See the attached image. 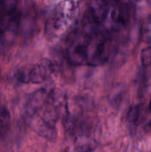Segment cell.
Returning <instances> with one entry per match:
<instances>
[{
    "mask_svg": "<svg viewBox=\"0 0 151 152\" xmlns=\"http://www.w3.org/2000/svg\"><path fill=\"white\" fill-rule=\"evenodd\" d=\"M56 71V65L50 59H42L30 69V83L39 84L45 81Z\"/></svg>",
    "mask_w": 151,
    "mask_h": 152,
    "instance_id": "cell-5",
    "label": "cell"
},
{
    "mask_svg": "<svg viewBox=\"0 0 151 152\" xmlns=\"http://www.w3.org/2000/svg\"><path fill=\"white\" fill-rule=\"evenodd\" d=\"M143 117V108L141 105L131 107L127 114V120L133 126H138Z\"/></svg>",
    "mask_w": 151,
    "mask_h": 152,
    "instance_id": "cell-9",
    "label": "cell"
},
{
    "mask_svg": "<svg viewBox=\"0 0 151 152\" xmlns=\"http://www.w3.org/2000/svg\"><path fill=\"white\" fill-rule=\"evenodd\" d=\"M150 111H151V99H150Z\"/></svg>",
    "mask_w": 151,
    "mask_h": 152,
    "instance_id": "cell-14",
    "label": "cell"
},
{
    "mask_svg": "<svg viewBox=\"0 0 151 152\" xmlns=\"http://www.w3.org/2000/svg\"><path fill=\"white\" fill-rule=\"evenodd\" d=\"M16 4L15 1H0V19L5 14L7 10Z\"/></svg>",
    "mask_w": 151,
    "mask_h": 152,
    "instance_id": "cell-13",
    "label": "cell"
},
{
    "mask_svg": "<svg viewBox=\"0 0 151 152\" xmlns=\"http://www.w3.org/2000/svg\"><path fill=\"white\" fill-rule=\"evenodd\" d=\"M110 1H91L88 3L89 17L93 22L100 27L105 22L110 8Z\"/></svg>",
    "mask_w": 151,
    "mask_h": 152,
    "instance_id": "cell-6",
    "label": "cell"
},
{
    "mask_svg": "<svg viewBox=\"0 0 151 152\" xmlns=\"http://www.w3.org/2000/svg\"><path fill=\"white\" fill-rule=\"evenodd\" d=\"M79 1H60L53 8L46 23V34L50 38L62 36L73 22L78 10Z\"/></svg>",
    "mask_w": 151,
    "mask_h": 152,
    "instance_id": "cell-1",
    "label": "cell"
},
{
    "mask_svg": "<svg viewBox=\"0 0 151 152\" xmlns=\"http://www.w3.org/2000/svg\"><path fill=\"white\" fill-rule=\"evenodd\" d=\"M27 120L30 127L40 137L47 140H53L56 137V126L48 123L38 114H28Z\"/></svg>",
    "mask_w": 151,
    "mask_h": 152,
    "instance_id": "cell-4",
    "label": "cell"
},
{
    "mask_svg": "<svg viewBox=\"0 0 151 152\" xmlns=\"http://www.w3.org/2000/svg\"><path fill=\"white\" fill-rule=\"evenodd\" d=\"M29 74L30 69L22 68L21 71H18L17 75H16V79L22 83H30Z\"/></svg>",
    "mask_w": 151,
    "mask_h": 152,
    "instance_id": "cell-12",
    "label": "cell"
},
{
    "mask_svg": "<svg viewBox=\"0 0 151 152\" xmlns=\"http://www.w3.org/2000/svg\"><path fill=\"white\" fill-rule=\"evenodd\" d=\"M95 29H90L81 25L73 30L66 40V56L73 65L85 63L86 49L89 34Z\"/></svg>",
    "mask_w": 151,
    "mask_h": 152,
    "instance_id": "cell-3",
    "label": "cell"
},
{
    "mask_svg": "<svg viewBox=\"0 0 151 152\" xmlns=\"http://www.w3.org/2000/svg\"><path fill=\"white\" fill-rule=\"evenodd\" d=\"M111 36L102 28H96L90 33L86 49L85 63L91 66L102 65L111 53Z\"/></svg>",
    "mask_w": 151,
    "mask_h": 152,
    "instance_id": "cell-2",
    "label": "cell"
},
{
    "mask_svg": "<svg viewBox=\"0 0 151 152\" xmlns=\"http://www.w3.org/2000/svg\"><path fill=\"white\" fill-rule=\"evenodd\" d=\"M10 114L4 106L0 107V139H4L10 129Z\"/></svg>",
    "mask_w": 151,
    "mask_h": 152,
    "instance_id": "cell-8",
    "label": "cell"
},
{
    "mask_svg": "<svg viewBox=\"0 0 151 152\" xmlns=\"http://www.w3.org/2000/svg\"><path fill=\"white\" fill-rule=\"evenodd\" d=\"M142 36L146 42L151 43V18H150L143 25L142 29Z\"/></svg>",
    "mask_w": 151,
    "mask_h": 152,
    "instance_id": "cell-10",
    "label": "cell"
},
{
    "mask_svg": "<svg viewBox=\"0 0 151 152\" xmlns=\"http://www.w3.org/2000/svg\"><path fill=\"white\" fill-rule=\"evenodd\" d=\"M97 147V141L89 132L78 131L74 138V149L76 152H93Z\"/></svg>",
    "mask_w": 151,
    "mask_h": 152,
    "instance_id": "cell-7",
    "label": "cell"
},
{
    "mask_svg": "<svg viewBox=\"0 0 151 152\" xmlns=\"http://www.w3.org/2000/svg\"><path fill=\"white\" fill-rule=\"evenodd\" d=\"M141 59L143 65L148 66L151 65V47L144 48L141 52Z\"/></svg>",
    "mask_w": 151,
    "mask_h": 152,
    "instance_id": "cell-11",
    "label": "cell"
},
{
    "mask_svg": "<svg viewBox=\"0 0 151 152\" xmlns=\"http://www.w3.org/2000/svg\"><path fill=\"white\" fill-rule=\"evenodd\" d=\"M150 128H151V120H150Z\"/></svg>",
    "mask_w": 151,
    "mask_h": 152,
    "instance_id": "cell-15",
    "label": "cell"
}]
</instances>
